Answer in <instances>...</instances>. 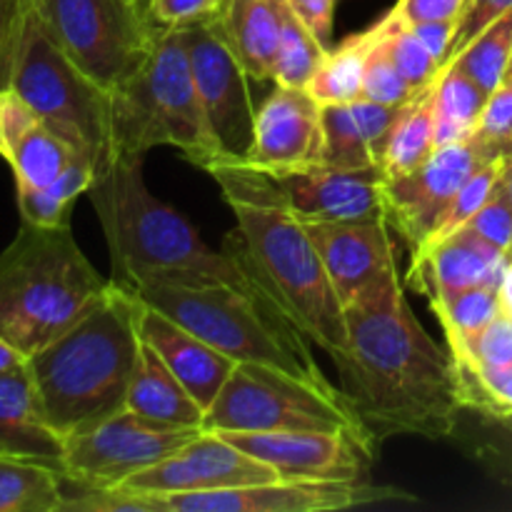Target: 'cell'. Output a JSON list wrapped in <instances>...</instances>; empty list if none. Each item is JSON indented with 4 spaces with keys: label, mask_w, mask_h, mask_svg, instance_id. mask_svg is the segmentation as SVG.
I'll use <instances>...</instances> for the list:
<instances>
[{
    "label": "cell",
    "mask_w": 512,
    "mask_h": 512,
    "mask_svg": "<svg viewBox=\"0 0 512 512\" xmlns=\"http://www.w3.org/2000/svg\"><path fill=\"white\" fill-rule=\"evenodd\" d=\"M345 328L340 390L378 448L398 435H455L465 413L455 360L415 318L398 268L345 305Z\"/></svg>",
    "instance_id": "6da1fadb"
},
{
    "label": "cell",
    "mask_w": 512,
    "mask_h": 512,
    "mask_svg": "<svg viewBox=\"0 0 512 512\" xmlns=\"http://www.w3.org/2000/svg\"><path fill=\"white\" fill-rule=\"evenodd\" d=\"M198 168L215 180L238 223L223 248L248 265L310 343L333 363L343 360L348 353L345 308L283 185L240 158L218 155Z\"/></svg>",
    "instance_id": "7a4b0ae2"
},
{
    "label": "cell",
    "mask_w": 512,
    "mask_h": 512,
    "mask_svg": "<svg viewBox=\"0 0 512 512\" xmlns=\"http://www.w3.org/2000/svg\"><path fill=\"white\" fill-rule=\"evenodd\" d=\"M85 195L103 225L115 283L130 290L168 283L268 293L233 250L210 248L185 215L150 193L143 160L115 158Z\"/></svg>",
    "instance_id": "3957f363"
},
{
    "label": "cell",
    "mask_w": 512,
    "mask_h": 512,
    "mask_svg": "<svg viewBox=\"0 0 512 512\" xmlns=\"http://www.w3.org/2000/svg\"><path fill=\"white\" fill-rule=\"evenodd\" d=\"M140 308L143 300L115 283L103 303L28 358L45 420L63 440L125 410L143 343Z\"/></svg>",
    "instance_id": "277c9868"
},
{
    "label": "cell",
    "mask_w": 512,
    "mask_h": 512,
    "mask_svg": "<svg viewBox=\"0 0 512 512\" xmlns=\"http://www.w3.org/2000/svg\"><path fill=\"white\" fill-rule=\"evenodd\" d=\"M0 88H10L95 175L115 160L113 98L50 38L33 0H0Z\"/></svg>",
    "instance_id": "5b68a950"
},
{
    "label": "cell",
    "mask_w": 512,
    "mask_h": 512,
    "mask_svg": "<svg viewBox=\"0 0 512 512\" xmlns=\"http://www.w3.org/2000/svg\"><path fill=\"white\" fill-rule=\"evenodd\" d=\"M113 285L85 258L70 225L23 223L0 253V335L30 358L103 303Z\"/></svg>",
    "instance_id": "8992f818"
},
{
    "label": "cell",
    "mask_w": 512,
    "mask_h": 512,
    "mask_svg": "<svg viewBox=\"0 0 512 512\" xmlns=\"http://www.w3.org/2000/svg\"><path fill=\"white\" fill-rule=\"evenodd\" d=\"M143 303L188 328L235 363L278 368L295 378L330 385L310 353V340L278 308L270 293L233 285H148L133 290Z\"/></svg>",
    "instance_id": "52a82bcc"
},
{
    "label": "cell",
    "mask_w": 512,
    "mask_h": 512,
    "mask_svg": "<svg viewBox=\"0 0 512 512\" xmlns=\"http://www.w3.org/2000/svg\"><path fill=\"white\" fill-rule=\"evenodd\" d=\"M110 98L115 158L143 160L158 145H173L193 165L220 155L178 25H165L143 68Z\"/></svg>",
    "instance_id": "ba28073f"
},
{
    "label": "cell",
    "mask_w": 512,
    "mask_h": 512,
    "mask_svg": "<svg viewBox=\"0 0 512 512\" xmlns=\"http://www.w3.org/2000/svg\"><path fill=\"white\" fill-rule=\"evenodd\" d=\"M208 433H348L363 443L370 440L358 413L340 388L310 383L278 368L238 363L223 390L205 410Z\"/></svg>",
    "instance_id": "9c48e42d"
},
{
    "label": "cell",
    "mask_w": 512,
    "mask_h": 512,
    "mask_svg": "<svg viewBox=\"0 0 512 512\" xmlns=\"http://www.w3.org/2000/svg\"><path fill=\"white\" fill-rule=\"evenodd\" d=\"M33 5L55 45L108 93L143 68L165 28L130 0H33Z\"/></svg>",
    "instance_id": "30bf717a"
},
{
    "label": "cell",
    "mask_w": 512,
    "mask_h": 512,
    "mask_svg": "<svg viewBox=\"0 0 512 512\" xmlns=\"http://www.w3.org/2000/svg\"><path fill=\"white\" fill-rule=\"evenodd\" d=\"M200 433V428L158 423L123 410L63 440V485L80 490L118 488L130 475L178 453Z\"/></svg>",
    "instance_id": "8fae6325"
},
{
    "label": "cell",
    "mask_w": 512,
    "mask_h": 512,
    "mask_svg": "<svg viewBox=\"0 0 512 512\" xmlns=\"http://www.w3.org/2000/svg\"><path fill=\"white\" fill-rule=\"evenodd\" d=\"M190 58L195 88L223 158H245L253 143L255 105L248 78L210 20L178 25Z\"/></svg>",
    "instance_id": "7c38bea8"
},
{
    "label": "cell",
    "mask_w": 512,
    "mask_h": 512,
    "mask_svg": "<svg viewBox=\"0 0 512 512\" xmlns=\"http://www.w3.org/2000/svg\"><path fill=\"white\" fill-rule=\"evenodd\" d=\"M483 163L473 140H460L435 148L420 168L385 180L383 215L413 253L430 245L458 190Z\"/></svg>",
    "instance_id": "4fadbf2b"
},
{
    "label": "cell",
    "mask_w": 512,
    "mask_h": 512,
    "mask_svg": "<svg viewBox=\"0 0 512 512\" xmlns=\"http://www.w3.org/2000/svg\"><path fill=\"white\" fill-rule=\"evenodd\" d=\"M385 495L395 493L343 480L278 478L238 488L153 495V503L155 512H328L375 503Z\"/></svg>",
    "instance_id": "5bb4252c"
},
{
    "label": "cell",
    "mask_w": 512,
    "mask_h": 512,
    "mask_svg": "<svg viewBox=\"0 0 512 512\" xmlns=\"http://www.w3.org/2000/svg\"><path fill=\"white\" fill-rule=\"evenodd\" d=\"M278 470L218 433H203L170 458L130 475L118 488L138 495H178L278 480Z\"/></svg>",
    "instance_id": "9a60e30c"
},
{
    "label": "cell",
    "mask_w": 512,
    "mask_h": 512,
    "mask_svg": "<svg viewBox=\"0 0 512 512\" xmlns=\"http://www.w3.org/2000/svg\"><path fill=\"white\" fill-rule=\"evenodd\" d=\"M240 160L273 178L323 165V105L308 90L275 85L255 113L253 143Z\"/></svg>",
    "instance_id": "2e32d148"
},
{
    "label": "cell",
    "mask_w": 512,
    "mask_h": 512,
    "mask_svg": "<svg viewBox=\"0 0 512 512\" xmlns=\"http://www.w3.org/2000/svg\"><path fill=\"white\" fill-rule=\"evenodd\" d=\"M288 480L363 483L378 450L348 433H218Z\"/></svg>",
    "instance_id": "e0dca14e"
},
{
    "label": "cell",
    "mask_w": 512,
    "mask_h": 512,
    "mask_svg": "<svg viewBox=\"0 0 512 512\" xmlns=\"http://www.w3.org/2000/svg\"><path fill=\"white\" fill-rule=\"evenodd\" d=\"M335 295L345 305L398 268V248L383 213L355 220H303Z\"/></svg>",
    "instance_id": "ac0fdd59"
},
{
    "label": "cell",
    "mask_w": 512,
    "mask_h": 512,
    "mask_svg": "<svg viewBox=\"0 0 512 512\" xmlns=\"http://www.w3.org/2000/svg\"><path fill=\"white\" fill-rule=\"evenodd\" d=\"M505 270V250L495 248L468 228H460L450 238L415 253L408 280L428 303H433L478 285H503Z\"/></svg>",
    "instance_id": "d6986e66"
},
{
    "label": "cell",
    "mask_w": 512,
    "mask_h": 512,
    "mask_svg": "<svg viewBox=\"0 0 512 512\" xmlns=\"http://www.w3.org/2000/svg\"><path fill=\"white\" fill-rule=\"evenodd\" d=\"M275 180L283 185L300 220H355L383 213L385 175L380 168L340 170L318 165Z\"/></svg>",
    "instance_id": "ffe728a7"
},
{
    "label": "cell",
    "mask_w": 512,
    "mask_h": 512,
    "mask_svg": "<svg viewBox=\"0 0 512 512\" xmlns=\"http://www.w3.org/2000/svg\"><path fill=\"white\" fill-rule=\"evenodd\" d=\"M0 158L13 168L15 185L40 188L60 178L78 153L15 90L0 88Z\"/></svg>",
    "instance_id": "44dd1931"
},
{
    "label": "cell",
    "mask_w": 512,
    "mask_h": 512,
    "mask_svg": "<svg viewBox=\"0 0 512 512\" xmlns=\"http://www.w3.org/2000/svg\"><path fill=\"white\" fill-rule=\"evenodd\" d=\"M140 338L165 360L175 378L205 410L213 405L225 380L238 365L230 355L220 353L173 318L150 308L148 303L140 308Z\"/></svg>",
    "instance_id": "7402d4cb"
},
{
    "label": "cell",
    "mask_w": 512,
    "mask_h": 512,
    "mask_svg": "<svg viewBox=\"0 0 512 512\" xmlns=\"http://www.w3.org/2000/svg\"><path fill=\"white\" fill-rule=\"evenodd\" d=\"M63 438L50 428L28 365L0 375V455L43 460L60 470Z\"/></svg>",
    "instance_id": "603a6c76"
},
{
    "label": "cell",
    "mask_w": 512,
    "mask_h": 512,
    "mask_svg": "<svg viewBox=\"0 0 512 512\" xmlns=\"http://www.w3.org/2000/svg\"><path fill=\"white\" fill-rule=\"evenodd\" d=\"M290 0H223L213 28L255 80H273V60Z\"/></svg>",
    "instance_id": "cb8c5ba5"
},
{
    "label": "cell",
    "mask_w": 512,
    "mask_h": 512,
    "mask_svg": "<svg viewBox=\"0 0 512 512\" xmlns=\"http://www.w3.org/2000/svg\"><path fill=\"white\" fill-rule=\"evenodd\" d=\"M143 340V338H140ZM125 410L143 418L158 420V423L180 425V428L203 430L205 408L188 393L183 383L165 365V360L150 348L140 343L138 363H135L133 380L128 388Z\"/></svg>",
    "instance_id": "d4e9b609"
},
{
    "label": "cell",
    "mask_w": 512,
    "mask_h": 512,
    "mask_svg": "<svg viewBox=\"0 0 512 512\" xmlns=\"http://www.w3.org/2000/svg\"><path fill=\"white\" fill-rule=\"evenodd\" d=\"M63 475L55 465L0 455V512H63Z\"/></svg>",
    "instance_id": "484cf974"
},
{
    "label": "cell",
    "mask_w": 512,
    "mask_h": 512,
    "mask_svg": "<svg viewBox=\"0 0 512 512\" xmlns=\"http://www.w3.org/2000/svg\"><path fill=\"white\" fill-rule=\"evenodd\" d=\"M490 93L463 70L445 65L435 85V148L473 138Z\"/></svg>",
    "instance_id": "4316f807"
},
{
    "label": "cell",
    "mask_w": 512,
    "mask_h": 512,
    "mask_svg": "<svg viewBox=\"0 0 512 512\" xmlns=\"http://www.w3.org/2000/svg\"><path fill=\"white\" fill-rule=\"evenodd\" d=\"M93 180V163L78 155L53 183L40 185V188L15 185L20 218H23V223L40 225V228H63V225H70V210H73L75 200L83 193H88Z\"/></svg>",
    "instance_id": "83f0119b"
},
{
    "label": "cell",
    "mask_w": 512,
    "mask_h": 512,
    "mask_svg": "<svg viewBox=\"0 0 512 512\" xmlns=\"http://www.w3.org/2000/svg\"><path fill=\"white\" fill-rule=\"evenodd\" d=\"M375 35H378V28L373 25L363 33L345 38L338 48H328L323 63L315 70L313 80L308 85V93L320 105L353 103V100L363 98L365 63H368V53L373 48Z\"/></svg>",
    "instance_id": "f1b7e54d"
},
{
    "label": "cell",
    "mask_w": 512,
    "mask_h": 512,
    "mask_svg": "<svg viewBox=\"0 0 512 512\" xmlns=\"http://www.w3.org/2000/svg\"><path fill=\"white\" fill-rule=\"evenodd\" d=\"M435 85H430V88L423 90L418 98L410 100V103L405 105L403 115L398 118V123H395L393 135H390L388 140V148H385L383 163H380L385 180L400 178V175L420 168V165L433 155Z\"/></svg>",
    "instance_id": "f546056e"
},
{
    "label": "cell",
    "mask_w": 512,
    "mask_h": 512,
    "mask_svg": "<svg viewBox=\"0 0 512 512\" xmlns=\"http://www.w3.org/2000/svg\"><path fill=\"white\" fill-rule=\"evenodd\" d=\"M325 53H328V45L308 28V23L290 5L283 20V30H280L278 50H275L273 83L308 90Z\"/></svg>",
    "instance_id": "4dcf8cb0"
},
{
    "label": "cell",
    "mask_w": 512,
    "mask_h": 512,
    "mask_svg": "<svg viewBox=\"0 0 512 512\" xmlns=\"http://www.w3.org/2000/svg\"><path fill=\"white\" fill-rule=\"evenodd\" d=\"M512 55V8L480 30L448 65L463 70L483 90L493 93L508 73Z\"/></svg>",
    "instance_id": "1f68e13d"
},
{
    "label": "cell",
    "mask_w": 512,
    "mask_h": 512,
    "mask_svg": "<svg viewBox=\"0 0 512 512\" xmlns=\"http://www.w3.org/2000/svg\"><path fill=\"white\" fill-rule=\"evenodd\" d=\"M448 338V348L465 343L503 313L500 285H478L430 303Z\"/></svg>",
    "instance_id": "d6a6232c"
},
{
    "label": "cell",
    "mask_w": 512,
    "mask_h": 512,
    "mask_svg": "<svg viewBox=\"0 0 512 512\" xmlns=\"http://www.w3.org/2000/svg\"><path fill=\"white\" fill-rule=\"evenodd\" d=\"M323 165L340 170L380 168L350 103L323 105Z\"/></svg>",
    "instance_id": "836d02e7"
},
{
    "label": "cell",
    "mask_w": 512,
    "mask_h": 512,
    "mask_svg": "<svg viewBox=\"0 0 512 512\" xmlns=\"http://www.w3.org/2000/svg\"><path fill=\"white\" fill-rule=\"evenodd\" d=\"M380 25H383L385 45H388L395 65H398L403 78L410 83V88L415 93H423L430 85L438 83L440 73H443V65L430 55V50L425 48L423 40L413 30V25L398 18L393 10H388L380 18Z\"/></svg>",
    "instance_id": "e575fe53"
},
{
    "label": "cell",
    "mask_w": 512,
    "mask_h": 512,
    "mask_svg": "<svg viewBox=\"0 0 512 512\" xmlns=\"http://www.w3.org/2000/svg\"><path fill=\"white\" fill-rule=\"evenodd\" d=\"M475 415L468 435V453L488 478L512 488V413Z\"/></svg>",
    "instance_id": "d590c367"
},
{
    "label": "cell",
    "mask_w": 512,
    "mask_h": 512,
    "mask_svg": "<svg viewBox=\"0 0 512 512\" xmlns=\"http://www.w3.org/2000/svg\"><path fill=\"white\" fill-rule=\"evenodd\" d=\"M460 400L465 413L510 415L512 413V368L493 370L455 360Z\"/></svg>",
    "instance_id": "8d00e7d4"
},
{
    "label": "cell",
    "mask_w": 512,
    "mask_h": 512,
    "mask_svg": "<svg viewBox=\"0 0 512 512\" xmlns=\"http://www.w3.org/2000/svg\"><path fill=\"white\" fill-rule=\"evenodd\" d=\"M375 28H378V35H375L373 48H370L368 53V63H365L363 98L388 105L410 103V100L418 98L420 93H415V90L410 88V83L403 78L398 65H395L393 55H390L388 45H385L380 20L375 23Z\"/></svg>",
    "instance_id": "74e56055"
},
{
    "label": "cell",
    "mask_w": 512,
    "mask_h": 512,
    "mask_svg": "<svg viewBox=\"0 0 512 512\" xmlns=\"http://www.w3.org/2000/svg\"><path fill=\"white\" fill-rule=\"evenodd\" d=\"M485 160H505L512 155V78L490 93L473 138Z\"/></svg>",
    "instance_id": "f35d334b"
},
{
    "label": "cell",
    "mask_w": 512,
    "mask_h": 512,
    "mask_svg": "<svg viewBox=\"0 0 512 512\" xmlns=\"http://www.w3.org/2000/svg\"><path fill=\"white\" fill-rule=\"evenodd\" d=\"M503 163L505 160H488V163H483L473 175H470L468 183L458 190V195H455L453 203H450L448 215H445L443 225H440V230L435 233V238L430 240V245L440 243V240H445V238H450L453 233H458V230L463 228V225L468 223V220L473 218L480 208H483L485 200H488L490 195H493V190L498 188ZM430 245H425V248H430Z\"/></svg>",
    "instance_id": "ab89813d"
},
{
    "label": "cell",
    "mask_w": 512,
    "mask_h": 512,
    "mask_svg": "<svg viewBox=\"0 0 512 512\" xmlns=\"http://www.w3.org/2000/svg\"><path fill=\"white\" fill-rule=\"evenodd\" d=\"M453 360L480 365V368L510 370L512 368V318L500 313L480 333L468 338L465 343L450 348Z\"/></svg>",
    "instance_id": "60d3db41"
},
{
    "label": "cell",
    "mask_w": 512,
    "mask_h": 512,
    "mask_svg": "<svg viewBox=\"0 0 512 512\" xmlns=\"http://www.w3.org/2000/svg\"><path fill=\"white\" fill-rule=\"evenodd\" d=\"M470 233L480 235L483 240L493 243L495 248L508 250L512 245V205L508 195L503 193L498 180V188L493 190L488 200H485L483 208L463 225Z\"/></svg>",
    "instance_id": "b9f144b4"
},
{
    "label": "cell",
    "mask_w": 512,
    "mask_h": 512,
    "mask_svg": "<svg viewBox=\"0 0 512 512\" xmlns=\"http://www.w3.org/2000/svg\"><path fill=\"white\" fill-rule=\"evenodd\" d=\"M405 105L408 103H403V105L375 103V100H368V98H358L350 103V108H353L360 128H363L365 138H368L370 148H373V155H375V160H378V165L383 163L388 140H390V135H393L395 123H398V118L403 115Z\"/></svg>",
    "instance_id": "7bdbcfd3"
},
{
    "label": "cell",
    "mask_w": 512,
    "mask_h": 512,
    "mask_svg": "<svg viewBox=\"0 0 512 512\" xmlns=\"http://www.w3.org/2000/svg\"><path fill=\"white\" fill-rule=\"evenodd\" d=\"M510 8L512 0H473V3L468 5V10L463 13V18L458 20V25H455L448 63L480 33V30L488 28L493 20H498L503 13H508Z\"/></svg>",
    "instance_id": "ee69618b"
},
{
    "label": "cell",
    "mask_w": 512,
    "mask_h": 512,
    "mask_svg": "<svg viewBox=\"0 0 512 512\" xmlns=\"http://www.w3.org/2000/svg\"><path fill=\"white\" fill-rule=\"evenodd\" d=\"M223 0H150V13L160 25H185L210 20Z\"/></svg>",
    "instance_id": "f6af8a7d"
},
{
    "label": "cell",
    "mask_w": 512,
    "mask_h": 512,
    "mask_svg": "<svg viewBox=\"0 0 512 512\" xmlns=\"http://www.w3.org/2000/svg\"><path fill=\"white\" fill-rule=\"evenodd\" d=\"M473 0H398L393 13L405 23H428V20H455L458 23Z\"/></svg>",
    "instance_id": "bcb514c9"
},
{
    "label": "cell",
    "mask_w": 512,
    "mask_h": 512,
    "mask_svg": "<svg viewBox=\"0 0 512 512\" xmlns=\"http://www.w3.org/2000/svg\"><path fill=\"white\" fill-rule=\"evenodd\" d=\"M290 5L308 23V28L328 45L330 35H333L335 5H338V0H290Z\"/></svg>",
    "instance_id": "7dc6e473"
},
{
    "label": "cell",
    "mask_w": 512,
    "mask_h": 512,
    "mask_svg": "<svg viewBox=\"0 0 512 512\" xmlns=\"http://www.w3.org/2000/svg\"><path fill=\"white\" fill-rule=\"evenodd\" d=\"M455 25H458L455 20H428V23L413 25L418 38L423 40L425 48L430 50V55H433L443 68L448 65V58H450V45H453Z\"/></svg>",
    "instance_id": "c3c4849f"
},
{
    "label": "cell",
    "mask_w": 512,
    "mask_h": 512,
    "mask_svg": "<svg viewBox=\"0 0 512 512\" xmlns=\"http://www.w3.org/2000/svg\"><path fill=\"white\" fill-rule=\"evenodd\" d=\"M25 365H28V355L20 353L13 343H8V340L0 335V375L15 373V370L25 368Z\"/></svg>",
    "instance_id": "681fc988"
},
{
    "label": "cell",
    "mask_w": 512,
    "mask_h": 512,
    "mask_svg": "<svg viewBox=\"0 0 512 512\" xmlns=\"http://www.w3.org/2000/svg\"><path fill=\"white\" fill-rule=\"evenodd\" d=\"M500 298H503V313L512 318V263H508V270H505L503 285H500Z\"/></svg>",
    "instance_id": "f907efd6"
},
{
    "label": "cell",
    "mask_w": 512,
    "mask_h": 512,
    "mask_svg": "<svg viewBox=\"0 0 512 512\" xmlns=\"http://www.w3.org/2000/svg\"><path fill=\"white\" fill-rule=\"evenodd\" d=\"M500 188H503V193L508 195V200L512 205V155L510 158H505L503 170H500Z\"/></svg>",
    "instance_id": "816d5d0a"
},
{
    "label": "cell",
    "mask_w": 512,
    "mask_h": 512,
    "mask_svg": "<svg viewBox=\"0 0 512 512\" xmlns=\"http://www.w3.org/2000/svg\"><path fill=\"white\" fill-rule=\"evenodd\" d=\"M130 3L140 5V8H145V10H150V0H130Z\"/></svg>",
    "instance_id": "f5cc1de1"
},
{
    "label": "cell",
    "mask_w": 512,
    "mask_h": 512,
    "mask_svg": "<svg viewBox=\"0 0 512 512\" xmlns=\"http://www.w3.org/2000/svg\"><path fill=\"white\" fill-rule=\"evenodd\" d=\"M512 78V55H510V65H508V73H505V80Z\"/></svg>",
    "instance_id": "db71d44e"
},
{
    "label": "cell",
    "mask_w": 512,
    "mask_h": 512,
    "mask_svg": "<svg viewBox=\"0 0 512 512\" xmlns=\"http://www.w3.org/2000/svg\"><path fill=\"white\" fill-rule=\"evenodd\" d=\"M505 260H508V263H512V245L508 250H505Z\"/></svg>",
    "instance_id": "11a10c76"
}]
</instances>
